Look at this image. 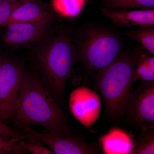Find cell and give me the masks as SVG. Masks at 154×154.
Wrapping results in <instances>:
<instances>
[{
	"instance_id": "obj_1",
	"label": "cell",
	"mask_w": 154,
	"mask_h": 154,
	"mask_svg": "<svg viewBox=\"0 0 154 154\" xmlns=\"http://www.w3.org/2000/svg\"><path fill=\"white\" fill-rule=\"evenodd\" d=\"M12 118L19 127L37 125L57 135H73L61 105L45 87L36 69L28 71L24 91Z\"/></svg>"
},
{
	"instance_id": "obj_2",
	"label": "cell",
	"mask_w": 154,
	"mask_h": 154,
	"mask_svg": "<svg viewBox=\"0 0 154 154\" xmlns=\"http://www.w3.org/2000/svg\"><path fill=\"white\" fill-rule=\"evenodd\" d=\"M33 60L42 84L61 105L65 102L67 82L76 63L70 32L62 31L36 45Z\"/></svg>"
},
{
	"instance_id": "obj_3",
	"label": "cell",
	"mask_w": 154,
	"mask_h": 154,
	"mask_svg": "<svg viewBox=\"0 0 154 154\" xmlns=\"http://www.w3.org/2000/svg\"><path fill=\"white\" fill-rule=\"evenodd\" d=\"M143 52L141 47L122 51L113 62L98 71L96 87L105 113L112 120H120L127 113L134 91L133 75Z\"/></svg>"
},
{
	"instance_id": "obj_4",
	"label": "cell",
	"mask_w": 154,
	"mask_h": 154,
	"mask_svg": "<svg viewBox=\"0 0 154 154\" xmlns=\"http://www.w3.org/2000/svg\"><path fill=\"white\" fill-rule=\"evenodd\" d=\"M74 44L76 60L86 71H99L113 62L122 52L123 42L117 32L88 25L81 29Z\"/></svg>"
},
{
	"instance_id": "obj_5",
	"label": "cell",
	"mask_w": 154,
	"mask_h": 154,
	"mask_svg": "<svg viewBox=\"0 0 154 154\" xmlns=\"http://www.w3.org/2000/svg\"><path fill=\"white\" fill-rule=\"evenodd\" d=\"M28 71L22 60L2 57L0 65V120L13 117L25 88Z\"/></svg>"
},
{
	"instance_id": "obj_6",
	"label": "cell",
	"mask_w": 154,
	"mask_h": 154,
	"mask_svg": "<svg viewBox=\"0 0 154 154\" xmlns=\"http://www.w3.org/2000/svg\"><path fill=\"white\" fill-rule=\"evenodd\" d=\"M49 22H12L6 26L3 39L14 48L36 46L49 37Z\"/></svg>"
},
{
	"instance_id": "obj_7",
	"label": "cell",
	"mask_w": 154,
	"mask_h": 154,
	"mask_svg": "<svg viewBox=\"0 0 154 154\" xmlns=\"http://www.w3.org/2000/svg\"><path fill=\"white\" fill-rule=\"evenodd\" d=\"M22 131L30 134L56 154H96L100 152L94 143L72 135L61 136L49 132H39L31 127L21 126Z\"/></svg>"
},
{
	"instance_id": "obj_8",
	"label": "cell",
	"mask_w": 154,
	"mask_h": 154,
	"mask_svg": "<svg viewBox=\"0 0 154 154\" xmlns=\"http://www.w3.org/2000/svg\"><path fill=\"white\" fill-rule=\"evenodd\" d=\"M69 105L73 116L86 127L92 126L97 121L102 109L98 94L85 86L72 91L69 96Z\"/></svg>"
},
{
	"instance_id": "obj_9",
	"label": "cell",
	"mask_w": 154,
	"mask_h": 154,
	"mask_svg": "<svg viewBox=\"0 0 154 154\" xmlns=\"http://www.w3.org/2000/svg\"><path fill=\"white\" fill-rule=\"evenodd\" d=\"M126 114L137 127L154 128V82H143L133 91Z\"/></svg>"
},
{
	"instance_id": "obj_10",
	"label": "cell",
	"mask_w": 154,
	"mask_h": 154,
	"mask_svg": "<svg viewBox=\"0 0 154 154\" xmlns=\"http://www.w3.org/2000/svg\"><path fill=\"white\" fill-rule=\"evenodd\" d=\"M102 16L116 27H154V9L116 10L102 8Z\"/></svg>"
},
{
	"instance_id": "obj_11",
	"label": "cell",
	"mask_w": 154,
	"mask_h": 154,
	"mask_svg": "<svg viewBox=\"0 0 154 154\" xmlns=\"http://www.w3.org/2000/svg\"><path fill=\"white\" fill-rule=\"evenodd\" d=\"M55 18L50 6L40 0H26L15 9L8 25L17 22L51 23Z\"/></svg>"
},
{
	"instance_id": "obj_12",
	"label": "cell",
	"mask_w": 154,
	"mask_h": 154,
	"mask_svg": "<svg viewBox=\"0 0 154 154\" xmlns=\"http://www.w3.org/2000/svg\"><path fill=\"white\" fill-rule=\"evenodd\" d=\"M101 143L106 154H130L135 143L126 131L119 128L110 129L102 137Z\"/></svg>"
},
{
	"instance_id": "obj_13",
	"label": "cell",
	"mask_w": 154,
	"mask_h": 154,
	"mask_svg": "<svg viewBox=\"0 0 154 154\" xmlns=\"http://www.w3.org/2000/svg\"><path fill=\"white\" fill-rule=\"evenodd\" d=\"M142 81L144 83L154 82V56L143 52L135 67L133 81Z\"/></svg>"
},
{
	"instance_id": "obj_14",
	"label": "cell",
	"mask_w": 154,
	"mask_h": 154,
	"mask_svg": "<svg viewBox=\"0 0 154 154\" xmlns=\"http://www.w3.org/2000/svg\"><path fill=\"white\" fill-rule=\"evenodd\" d=\"M125 34L128 38L137 42L144 50L154 56V27H138L127 30Z\"/></svg>"
},
{
	"instance_id": "obj_15",
	"label": "cell",
	"mask_w": 154,
	"mask_h": 154,
	"mask_svg": "<svg viewBox=\"0 0 154 154\" xmlns=\"http://www.w3.org/2000/svg\"><path fill=\"white\" fill-rule=\"evenodd\" d=\"M86 0H51L50 7L54 12L67 18L76 17L82 11Z\"/></svg>"
},
{
	"instance_id": "obj_16",
	"label": "cell",
	"mask_w": 154,
	"mask_h": 154,
	"mask_svg": "<svg viewBox=\"0 0 154 154\" xmlns=\"http://www.w3.org/2000/svg\"><path fill=\"white\" fill-rule=\"evenodd\" d=\"M103 5L116 10L154 9V0H103Z\"/></svg>"
},
{
	"instance_id": "obj_17",
	"label": "cell",
	"mask_w": 154,
	"mask_h": 154,
	"mask_svg": "<svg viewBox=\"0 0 154 154\" xmlns=\"http://www.w3.org/2000/svg\"><path fill=\"white\" fill-rule=\"evenodd\" d=\"M131 154H154V128H141Z\"/></svg>"
},
{
	"instance_id": "obj_18",
	"label": "cell",
	"mask_w": 154,
	"mask_h": 154,
	"mask_svg": "<svg viewBox=\"0 0 154 154\" xmlns=\"http://www.w3.org/2000/svg\"><path fill=\"white\" fill-rule=\"evenodd\" d=\"M31 135L29 133L19 137H12L0 134V150L6 153H26L19 144L20 141L29 138Z\"/></svg>"
},
{
	"instance_id": "obj_19",
	"label": "cell",
	"mask_w": 154,
	"mask_h": 154,
	"mask_svg": "<svg viewBox=\"0 0 154 154\" xmlns=\"http://www.w3.org/2000/svg\"><path fill=\"white\" fill-rule=\"evenodd\" d=\"M26 0H0V27H6L15 9Z\"/></svg>"
},
{
	"instance_id": "obj_20",
	"label": "cell",
	"mask_w": 154,
	"mask_h": 154,
	"mask_svg": "<svg viewBox=\"0 0 154 154\" xmlns=\"http://www.w3.org/2000/svg\"><path fill=\"white\" fill-rule=\"evenodd\" d=\"M19 144L26 152H29L33 154H54L48 147L32 135L29 138L20 141Z\"/></svg>"
},
{
	"instance_id": "obj_21",
	"label": "cell",
	"mask_w": 154,
	"mask_h": 154,
	"mask_svg": "<svg viewBox=\"0 0 154 154\" xmlns=\"http://www.w3.org/2000/svg\"><path fill=\"white\" fill-rule=\"evenodd\" d=\"M23 131H19L10 127L0 120V134L12 137H19L27 134Z\"/></svg>"
},
{
	"instance_id": "obj_22",
	"label": "cell",
	"mask_w": 154,
	"mask_h": 154,
	"mask_svg": "<svg viewBox=\"0 0 154 154\" xmlns=\"http://www.w3.org/2000/svg\"><path fill=\"white\" fill-rule=\"evenodd\" d=\"M7 154L6 152L0 150V154Z\"/></svg>"
},
{
	"instance_id": "obj_23",
	"label": "cell",
	"mask_w": 154,
	"mask_h": 154,
	"mask_svg": "<svg viewBox=\"0 0 154 154\" xmlns=\"http://www.w3.org/2000/svg\"><path fill=\"white\" fill-rule=\"evenodd\" d=\"M1 60H2V57L0 56V65H1Z\"/></svg>"
}]
</instances>
